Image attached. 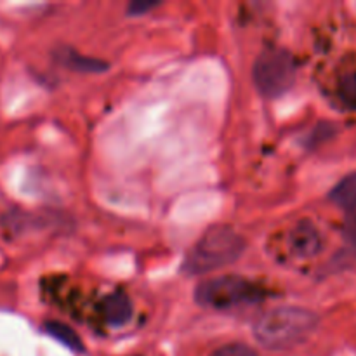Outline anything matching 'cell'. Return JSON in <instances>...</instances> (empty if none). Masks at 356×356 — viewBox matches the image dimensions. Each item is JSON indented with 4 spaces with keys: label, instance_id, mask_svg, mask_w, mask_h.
<instances>
[{
    "label": "cell",
    "instance_id": "cell-12",
    "mask_svg": "<svg viewBox=\"0 0 356 356\" xmlns=\"http://www.w3.org/2000/svg\"><path fill=\"white\" fill-rule=\"evenodd\" d=\"M159 6L160 2H152V0H134L132 3H129L127 14L129 16H143Z\"/></svg>",
    "mask_w": 356,
    "mask_h": 356
},
{
    "label": "cell",
    "instance_id": "cell-2",
    "mask_svg": "<svg viewBox=\"0 0 356 356\" xmlns=\"http://www.w3.org/2000/svg\"><path fill=\"white\" fill-rule=\"evenodd\" d=\"M247 242L229 226H212L200 236L183 261L188 275H207L229 266L245 252Z\"/></svg>",
    "mask_w": 356,
    "mask_h": 356
},
{
    "label": "cell",
    "instance_id": "cell-10",
    "mask_svg": "<svg viewBox=\"0 0 356 356\" xmlns=\"http://www.w3.org/2000/svg\"><path fill=\"white\" fill-rule=\"evenodd\" d=\"M339 97L348 108L356 110V72L346 73L339 82Z\"/></svg>",
    "mask_w": 356,
    "mask_h": 356
},
{
    "label": "cell",
    "instance_id": "cell-8",
    "mask_svg": "<svg viewBox=\"0 0 356 356\" xmlns=\"http://www.w3.org/2000/svg\"><path fill=\"white\" fill-rule=\"evenodd\" d=\"M63 63L76 72H89V73H101L108 70V63L103 59L89 58V56H80L73 52L72 49H66L65 54L61 56Z\"/></svg>",
    "mask_w": 356,
    "mask_h": 356
},
{
    "label": "cell",
    "instance_id": "cell-3",
    "mask_svg": "<svg viewBox=\"0 0 356 356\" xmlns=\"http://www.w3.org/2000/svg\"><path fill=\"white\" fill-rule=\"evenodd\" d=\"M261 299H263V291L254 282L233 275L209 278L202 282L195 291V301L202 308L218 309V312L252 305Z\"/></svg>",
    "mask_w": 356,
    "mask_h": 356
},
{
    "label": "cell",
    "instance_id": "cell-4",
    "mask_svg": "<svg viewBox=\"0 0 356 356\" xmlns=\"http://www.w3.org/2000/svg\"><path fill=\"white\" fill-rule=\"evenodd\" d=\"M298 76L294 56L285 49H268L257 56L252 68V79L264 97H280L294 86Z\"/></svg>",
    "mask_w": 356,
    "mask_h": 356
},
{
    "label": "cell",
    "instance_id": "cell-11",
    "mask_svg": "<svg viewBox=\"0 0 356 356\" xmlns=\"http://www.w3.org/2000/svg\"><path fill=\"white\" fill-rule=\"evenodd\" d=\"M211 356H259L254 348L247 346L243 343H232L221 346L219 350H216Z\"/></svg>",
    "mask_w": 356,
    "mask_h": 356
},
{
    "label": "cell",
    "instance_id": "cell-6",
    "mask_svg": "<svg viewBox=\"0 0 356 356\" xmlns=\"http://www.w3.org/2000/svg\"><path fill=\"white\" fill-rule=\"evenodd\" d=\"M104 320L108 325L111 327H122L125 323L131 322L132 318V302L124 292H115V294L108 296L101 306Z\"/></svg>",
    "mask_w": 356,
    "mask_h": 356
},
{
    "label": "cell",
    "instance_id": "cell-7",
    "mask_svg": "<svg viewBox=\"0 0 356 356\" xmlns=\"http://www.w3.org/2000/svg\"><path fill=\"white\" fill-rule=\"evenodd\" d=\"M329 198L334 204L339 205L341 209H346V211H353V209H356V172L344 177V179L330 191Z\"/></svg>",
    "mask_w": 356,
    "mask_h": 356
},
{
    "label": "cell",
    "instance_id": "cell-1",
    "mask_svg": "<svg viewBox=\"0 0 356 356\" xmlns=\"http://www.w3.org/2000/svg\"><path fill=\"white\" fill-rule=\"evenodd\" d=\"M318 316L296 306H282L261 315L254 323V337L261 346L273 351L292 350L315 332Z\"/></svg>",
    "mask_w": 356,
    "mask_h": 356
},
{
    "label": "cell",
    "instance_id": "cell-9",
    "mask_svg": "<svg viewBox=\"0 0 356 356\" xmlns=\"http://www.w3.org/2000/svg\"><path fill=\"white\" fill-rule=\"evenodd\" d=\"M45 330H47L49 336L54 337L56 341H59L61 344H65V346L70 348V350L83 351L82 339H80L79 334H76L72 327L66 325V323L54 322V320H52V322L45 323Z\"/></svg>",
    "mask_w": 356,
    "mask_h": 356
},
{
    "label": "cell",
    "instance_id": "cell-5",
    "mask_svg": "<svg viewBox=\"0 0 356 356\" xmlns=\"http://www.w3.org/2000/svg\"><path fill=\"white\" fill-rule=\"evenodd\" d=\"M289 249L296 257L312 259L322 250V236L309 221H301L289 233Z\"/></svg>",
    "mask_w": 356,
    "mask_h": 356
}]
</instances>
